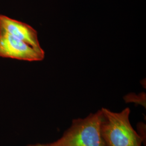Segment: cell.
I'll return each instance as SVG.
<instances>
[{
    "label": "cell",
    "mask_w": 146,
    "mask_h": 146,
    "mask_svg": "<svg viewBox=\"0 0 146 146\" xmlns=\"http://www.w3.org/2000/svg\"><path fill=\"white\" fill-rule=\"evenodd\" d=\"M0 57L27 61H40L44 50H38L5 31H0Z\"/></svg>",
    "instance_id": "cell-3"
},
{
    "label": "cell",
    "mask_w": 146,
    "mask_h": 146,
    "mask_svg": "<svg viewBox=\"0 0 146 146\" xmlns=\"http://www.w3.org/2000/svg\"><path fill=\"white\" fill-rule=\"evenodd\" d=\"M101 112L100 131L105 146H141L143 140L131 125L129 108L115 113L102 108Z\"/></svg>",
    "instance_id": "cell-1"
},
{
    "label": "cell",
    "mask_w": 146,
    "mask_h": 146,
    "mask_svg": "<svg viewBox=\"0 0 146 146\" xmlns=\"http://www.w3.org/2000/svg\"></svg>",
    "instance_id": "cell-6"
},
{
    "label": "cell",
    "mask_w": 146,
    "mask_h": 146,
    "mask_svg": "<svg viewBox=\"0 0 146 146\" xmlns=\"http://www.w3.org/2000/svg\"><path fill=\"white\" fill-rule=\"evenodd\" d=\"M31 146H44V145H42V144H37V145H31Z\"/></svg>",
    "instance_id": "cell-5"
},
{
    "label": "cell",
    "mask_w": 146,
    "mask_h": 146,
    "mask_svg": "<svg viewBox=\"0 0 146 146\" xmlns=\"http://www.w3.org/2000/svg\"><path fill=\"white\" fill-rule=\"evenodd\" d=\"M101 110L84 119L74 120L72 125L55 142L44 146H105L101 131Z\"/></svg>",
    "instance_id": "cell-2"
},
{
    "label": "cell",
    "mask_w": 146,
    "mask_h": 146,
    "mask_svg": "<svg viewBox=\"0 0 146 146\" xmlns=\"http://www.w3.org/2000/svg\"><path fill=\"white\" fill-rule=\"evenodd\" d=\"M0 31H5L37 50H43L38 40L36 31L27 23L0 15Z\"/></svg>",
    "instance_id": "cell-4"
}]
</instances>
